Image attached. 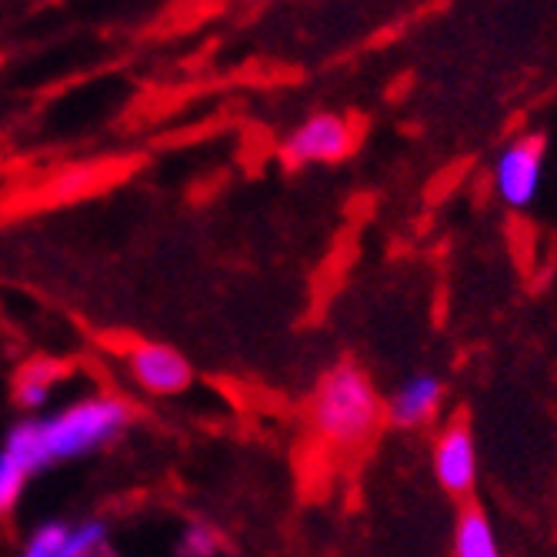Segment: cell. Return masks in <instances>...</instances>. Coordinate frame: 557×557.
<instances>
[{
  "label": "cell",
  "instance_id": "cell-1",
  "mask_svg": "<svg viewBox=\"0 0 557 557\" xmlns=\"http://www.w3.org/2000/svg\"><path fill=\"white\" fill-rule=\"evenodd\" d=\"M131 418L134 411L127 400L111 397V394H94L50 418H30V421L14 424L4 444H0V450H4L27 478H34L37 471L50 465L87 458L97 447L117 441L124 428L131 424Z\"/></svg>",
  "mask_w": 557,
  "mask_h": 557
},
{
  "label": "cell",
  "instance_id": "cell-2",
  "mask_svg": "<svg viewBox=\"0 0 557 557\" xmlns=\"http://www.w3.org/2000/svg\"><path fill=\"white\" fill-rule=\"evenodd\" d=\"M311 418L327 444L341 450H358L381 431L387 414L368 371L354 361H341L318 381Z\"/></svg>",
  "mask_w": 557,
  "mask_h": 557
},
{
  "label": "cell",
  "instance_id": "cell-3",
  "mask_svg": "<svg viewBox=\"0 0 557 557\" xmlns=\"http://www.w3.org/2000/svg\"><path fill=\"white\" fill-rule=\"evenodd\" d=\"M354 147V131L344 117L337 114H314L304 121L281 147V158L287 168H304V164H334L344 161Z\"/></svg>",
  "mask_w": 557,
  "mask_h": 557
},
{
  "label": "cell",
  "instance_id": "cell-4",
  "mask_svg": "<svg viewBox=\"0 0 557 557\" xmlns=\"http://www.w3.org/2000/svg\"><path fill=\"white\" fill-rule=\"evenodd\" d=\"M541 174H544V137L528 134L515 140L497 158V168H494V184H497L500 200L511 208H528L537 197Z\"/></svg>",
  "mask_w": 557,
  "mask_h": 557
},
{
  "label": "cell",
  "instance_id": "cell-5",
  "mask_svg": "<svg viewBox=\"0 0 557 557\" xmlns=\"http://www.w3.org/2000/svg\"><path fill=\"white\" fill-rule=\"evenodd\" d=\"M434 474L454 497H465L478 478V447L468 418H454L434 444Z\"/></svg>",
  "mask_w": 557,
  "mask_h": 557
},
{
  "label": "cell",
  "instance_id": "cell-6",
  "mask_svg": "<svg viewBox=\"0 0 557 557\" xmlns=\"http://www.w3.org/2000/svg\"><path fill=\"white\" fill-rule=\"evenodd\" d=\"M127 368L134 374V381L158 397H171L187 391V384L194 381L190 364L181 358V354L168 344H154V341H140L127 350Z\"/></svg>",
  "mask_w": 557,
  "mask_h": 557
},
{
  "label": "cell",
  "instance_id": "cell-7",
  "mask_svg": "<svg viewBox=\"0 0 557 557\" xmlns=\"http://www.w3.org/2000/svg\"><path fill=\"white\" fill-rule=\"evenodd\" d=\"M441 400H444V381L424 371L408 377L394 391V397L384 404V414L394 428H418L437 414Z\"/></svg>",
  "mask_w": 557,
  "mask_h": 557
},
{
  "label": "cell",
  "instance_id": "cell-8",
  "mask_svg": "<svg viewBox=\"0 0 557 557\" xmlns=\"http://www.w3.org/2000/svg\"><path fill=\"white\" fill-rule=\"evenodd\" d=\"M454 557H504L481 504L468 500L454 524Z\"/></svg>",
  "mask_w": 557,
  "mask_h": 557
},
{
  "label": "cell",
  "instance_id": "cell-9",
  "mask_svg": "<svg viewBox=\"0 0 557 557\" xmlns=\"http://www.w3.org/2000/svg\"><path fill=\"white\" fill-rule=\"evenodd\" d=\"M54 381H58V364L34 361L17 377V404H21V408H27V411L44 408L47 397H50V387H54Z\"/></svg>",
  "mask_w": 557,
  "mask_h": 557
},
{
  "label": "cell",
  "instance_id": "cell-10",
  "mask_svg": "<svg viewBox=\"0 0 557 557\" xmlns=\"http://www.w3.org/2000/svg\"><path fill=\"white\" fill-rule=\"evenodd\" d=\"M104 544H108L104 521H81V524H71L61 557H97V554H104Z\"/></svg>",
  "mask_w": 557,
  "mask_h": 557
},
{
  "label": "cell",
  "instance_id": "cell-11",
  "mask_svg": "<svg viewBox=\"0 0 557 557\" xmlns=\"http://www.w3.org/2000/svg\"><path fill=\"white\" fill-rule=\"evenodd\" d=\"M67 531H71V524H64V521H47V524H40L30 534V541L24 544V554L21 557H61V547L67 541Z\"/></svg>",
  "mask_w": 557,
  "mask_h": 557
},
{
  "label": "cell",
  "instance_id": "cell-12",
  "mask_svg": "<svg viewBox=\"0 0 557 557\" xmlns=\"http://www.w3.org/2000/svg\"><path fill=\"white\" fill-rule=\"evenodd\" d=\"M27 481H30V478L8 458L4 450H0V518L11 515V511L17 508V500H21Z\"/></svg>",
  "mask_w": 557,
  "mask_h": 557
},
{
  "label": "cell",
  "instance_id": "cell-13",
  "mask_svg": "<svg viewBox=\"0 0 557 557\" xmlns=\"http://www.w3.org/2000/svg\"><path fill=\"white\" fill-rule=\"evenodd\" d=\"M218 550V534L205 524H194L181 537V554L184 557H214Z\"/></svg>",
  "mask_w": 557,
  "mask_h": 557
}]
</instances>
